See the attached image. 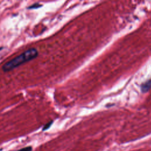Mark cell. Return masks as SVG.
<instances>
[{
    "instance_id": "cell-1",
    "label": "cell",
    "mask_w": 151,
    "mask_h": 151,
    "mask_svg": "<svg viewBox=\"0 0 151 151\" xmlns=\"http://www.w3.org/2000/svg\"><path fill=\"white\" fill-rule=\"evenodd\" d=\"M38 54V51L37 48H30L5 63L2 67V70L4 72L11 71L21 65L36 58Z\"/></svg>"
},
{
    "instance_id": "cell-2",
    "label": "cell",
    "mask_w": 151,
    "mask_h": 151,
    "mask_svg": "<svg viewBox=\"0 0 151 151\" xmlns=\"http://www.w3.org/2000/svg\"><path fill=\"white\" fill-rule=\"evenodd\" d=\"M151 88V80H148L144 84H143L141 86V90L142 92L145 93L149 90V89Z\"/></svg>"
},
{
    "instance_id": "cell-3",
    "label": "cell",
    "mask_w": 151,
    "mask_h": 151,
    "mask_svg": "<svg viewBox=\"0 0 151 151\" xmlns=\"http://www.w3.org/2000/svg\"><path fill=\"white\" fill-rule=\"evenodd\" d=\"M42 6V4H40L39 3H34L30 6H29L27 8L29 9H38Z\"/></svg>"
},
{
    "instance_id": "cell-4",
    "label": "cell",
    "mask_w": 151,
    "mask_h": 151,
    "mask_svg": "<svg viewBox=\"0 0 151 151\" xmlns=\"http://www.w3.org/2000/svg\"><path fill=\"white\" fill-rule=\"evenodd\" d=\"M52 124V121H50V122L46 123V124L44 125V126L43 127L42 130H43V131H45V130H47V129H48L51 127V126Z\"/></svg>"
},
{
    "instance_id": "cell-5",
    "label": "cell",
    "mask_w": 151,
    "mask_h": 151,
    "mask_svg": "<svg viewBox=\"0 0 151 151\" xmlns=\"http://www.w3.org/2000/svg\"><path fill=\"white\" fill-rule=\"evenodd\" d=\"M32 147L28 146V147H25L22 148V149L18 150V151H32Z\"/></svg>"
},
{
    "instance_id": "cell-6",
    "label": "cell",
    "mask_w": 151,
    "mask_h": 151,
    "mask_svg": "<svg viewBox=\"0 0 151 151\" xmlns=\"http://www.w3.org/2000/svg\"><path fill=\"white\" fill-rule=\"evenodd\" d=\"M3 48H4V47H1V48H0V50H2V49H3Z\"/></svg>"
}]
</instances>
